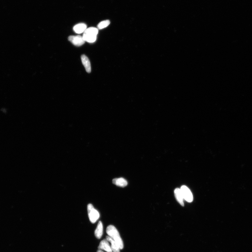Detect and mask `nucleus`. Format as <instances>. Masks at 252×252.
Segmentation results:
<instances>
[{
	"label": "nucleus",
	"mask_w": 252,
	"mask_h": 252,
	"mask_svg": "<svg viewBox=\"0 0 252 252\" xmlns=\"http://www.w3.org/2000/svg\"><path fill=\"white\" fill-rule=\"evenodd\" d=\"M98 248L100 250H104L107 252H112L111 246L106 239H103L100 242Z\"/></svg>",
	"instance_id": "nucleus-7"
},
{
	"label": "nucleus",
	"mask_w": 252,
	"mask_h": 252,
	"mask_svg": "<svg viewBox=\"0 0 252 252\" xmlns=\"http://www.w3.org/2000/svg\"><path fill=\"white\" fill-rule=\"evenodd\" d=\"M87 209L88 216L90 221L92 224L95 223L100 218L99 213L95 209L92 204H88Z\"/></svg>",
	"instance_id": "nucleus-3"
},
{
	"label": "nucleus",
	"mask_w": 252,
	"mask_h": 252,
	"mask_svg": "<svg viewBox=\"0 0 252 252\" xmlns=\"http://www.w3.org/2000/svg\"><path fill=\"white\" fill-rule=\"evenodd\" d=\"M112 183L120 187H125L127 185V181L123 177L115 178L112 180Z\"/></svg>",
	"instance_id": "nucleus-10"
},
{
	"label": "nucleus",
	"mask_w": 252,
	"mask_h": 252,
	"mask_svg": "<svg viewBox=\"0 0 252 252\" xmlns=\"http://www.w3.org/2000/svg\"><path fill=\"white\" fill-rule=\"evenodd\" d=\"M98 29L94 27L87 28L83 35V39L89 43H93L96 40L97 35L98 33Z\"/></svg>",
	"instance_id": "nucleus-2"
},
{
	"label": "nucleus",
	"mask_w": 252,
	"mask_h": 252,
	"mask_svg": "<svg viewBox=\"0 0 252 252\" xmlns=\"http://www.w3.org/2000/svg\"><path fill=\"white\" fill-rule=\"evenodd\" d=\"M87 28V25L85 23H79L74 27L73 30L77 34H81L84 33Z\"/></svg>",
	"instance_id": "nucleus-8"
},
{
	"label": "nucleus",
	"mask_w": 252,
	"mask_h": 252,
	"mask_svg": "<svg viewBox=\"0 0 252 252\" xmlns=\"http://www.w3.org/2000/svg\"><path fill=\"white\" fill-rule=\"evenodd\" d=\"M97 252H104L102 251V250L99 249L97 251Z\"/></svg>",
	"instance_id": "nucleus-14"
},
{
	"label": "nucleus",
	"mask_w": 252,
	"mask_h": 252,
	"mask_svg": "<svg viewBox=\"0 0 252 252\" xmlns=\"http://www.w3.org/2000/svg\"><path fill=\"white\" fill-rule=\"evenodd\" d=\"M68 39L74 45L76 46H80L84 44L85 42L83 39L82 37L80 35L70 36L68 38Z\"/></svg>",
	"instance_id": "nucleus-5"
},
{
	"label": "nucleus",
	"mask_w": 252,
	"mask_h": 252,
	"mask_svg": "<svg viewBox=\"0 0 252 252\" xmlns=\"http://www.w3.org/2000/svg\"><path fill=\"white\" fill-rule=\"evenodd\" d=\"M106 240L111 243V247L113 252H120V249L119 245H118L116 242L110 237L107 236L106 237Z\"/></svg>",
	"instance_id": "nucleus-11"
},
{
	"label": "nucleus",
	"mask_w": 252,
	"mask_h": 252,
	"mask_svg": "<svg viewBox=\"0 0 252 252\" xmlns=\"http://www.w3.org/2000/svg\"><path fill=\"white\" fill-rule=\"evenodd\" d=\"M81 59L82 63L85 67L86 72L89 73H91V64L88 58L85 55H82L81 56Z\"/></svg>",
	"instance_id": "nucleus-6"
},
{
	"label": "nucleus",
	"mask_w": 252,
	"mask_h": 252,
	"mask_svg": "<svg viewBox=\"0 0 252 252\" xmlns=\"http://www.w3.org/2000/svg\"><path fill=\"white\" fill-rule=\"evenodd\" d=\"M174 192L175 196L176 199L178 202L181 205L183 206H184L183 201L184 199L180 189L179 188H176L175 189Z\"/></svg>",
	"instance_id": "nucleus-9"
},
{
	"label": "nucleus",
	"mask_w": 252,
	"mask_h": 252,
	"mask_svg": "<svg viewBox=\"0 0 252 252\" xmlns=\"http://www.w3.org/2000/svg\"><path fill=\"white\" fill-rule=\"evenodd\" d=\"M106 232L108 236L119 245L120 249H122L124 248L123 242L116 228L112 225H109L106 228Z\"/></svg>",
	"instance_id": "nucleus-1"
},
{
	"label": "nucleus",
	"mask_w": 252,
	"mask_h": 252,
	"mask_svg": "<svg viewBox=\"0 0 252 252\" xmlns=\"http://www.w3.org/2000/svg\"><path fill=\"white\" fill-rule=\"evenodd\" d=\"M110 24V21L109 20L103 21L98 25L97 28L99 29H102L107 27Z\"/></svg>",
	"instance_id": "nucleus-13"
},
{
	"label": "nucleus",
	"mask_w": 252,
	"mask_h": 252,
	"mask_svg": "<svg viewBox=\"0 0 252 252\" xmlns=\"http://www.w3.org/2000/svg\"><path fill=\"white\" fill-rule=\"evenodd\" d=\"M103 234V226L102 222L99 221L95 231V236L98 239H100L101 238Z\"/></svg>",
	"instance_id": "nucleus-12"
},
{
	"label": "nucleus",
	"mask_w": 252,
	"mask_h": 252,
	"mask_svg": "<svg viewBox=\"0 0 252 252\" xmlns=\"http://www.w3.org/2000/svg\"><path fill=\"white\" fill-rule=\"evenodd\" d=\"M183 199L188 203H191L193 201V195L190 190L187 187L183 186L180 188Z\"/></svg>",
	"instance_id": "nucleus-4"
}]
</instances>
